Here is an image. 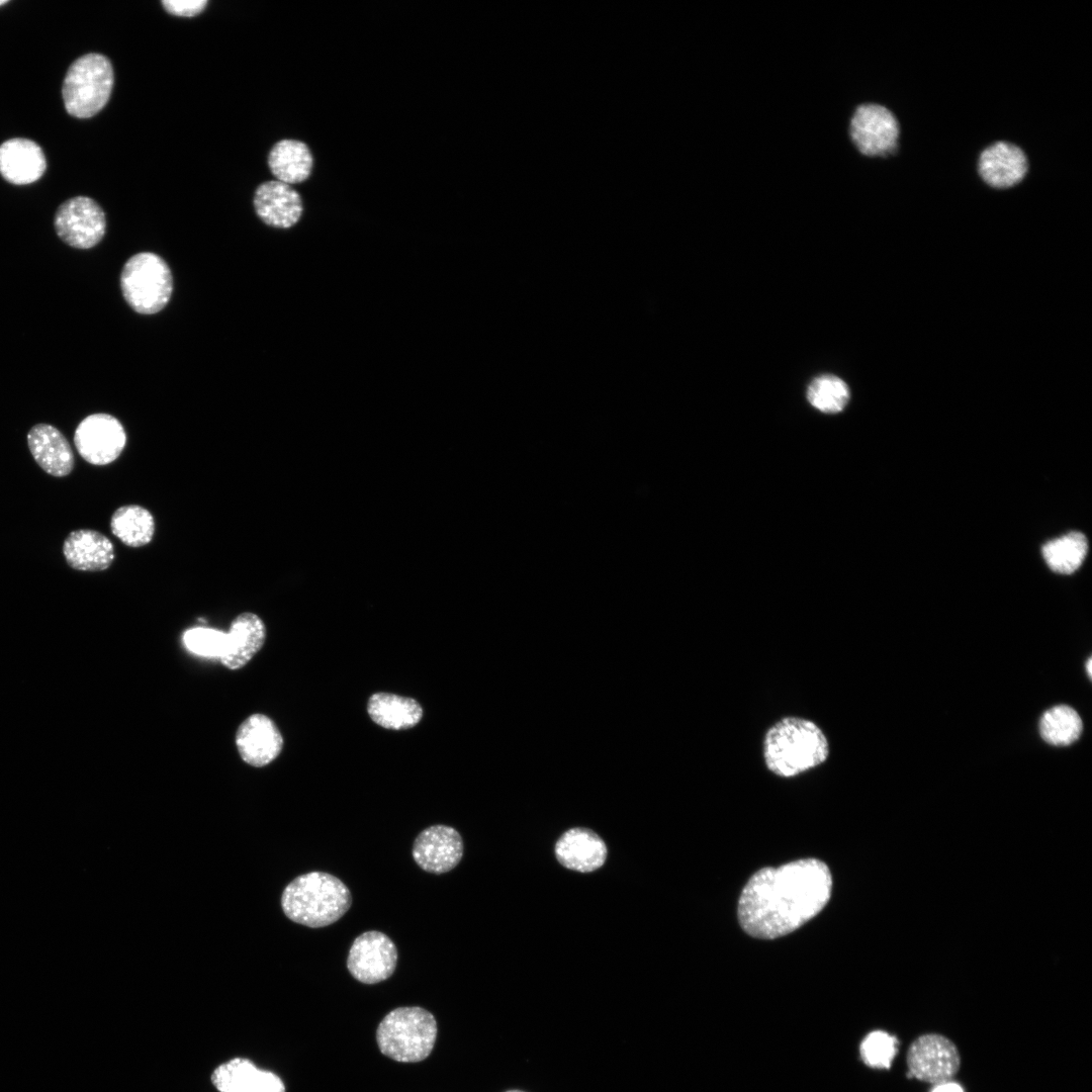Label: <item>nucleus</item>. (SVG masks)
I'll return each instance as SVG.
<instances>
[{
  "mask_svg": "<svg viewBox=\"0 0 1092 1092\" xmlns=\"http://www.w3.org/2000/svg\"><path fill=\"white\" fill-rule=\"evenodd\" d=\"M832 878L828 867L804 858L763 868L748 880L738 901V919L749 935L774 939L815 917L828 903Z\"/></svg>",
  "mask_w": 1092,
  "mask_h": 1092,
  "instance_id": "1",
  "label": "nucleus"
},
{
  "mask_svg": "<svg viewBox=\"0 0 1092 1092\" xmlns=\"http://www.w3.org/2000/svg\"><path fill=\"white\" fill-rule=\"evenodd\" d=\"M829 741L812 720L786 716L767 728L762 740L765 767L781 778H794L825 763Z\"/></svg>",
  "mask_w": 1092,
  "mask_h": 1092,
  "instance_id": "2",
  "label": "nucleus"
},
{
  "mask_svg": "<svg viewBox=\"0 0 1092 1092\" xmlns=\"http://www.w3.org/2000/svg\"><path fill=\"white\" fill-rule=\"evenodd\" d=\"M352 904L349 888L336 876L310 872L296 877L283 890L281 907L293 922L320 928L346 914Z\"/></svg>",
  "mask_w": 1092,
  "mask_h": 1092,
  "instance_id": "3",
  "label": "nucleus"
},
{
  "mask_svg": "<svg viewBox=\"0 0 1092 1092\" xmlns=\"http://www.w3.org/2000/svg\"><path fill=\"white\" fill-rule=\"evenodd\" d=\"M434 1015L419 1006L398 1007L387 1013L376 1030L380 1052L402 1063H417L431 1054L437 1038Z\"/></svg>",
  "mask_w": 1092,
  "mask_h": 1092,
  "instance_id": "4",
  "label": "nucleus"
},
{
  "mask_svg": "<svg viewBox=\"0 0 1092 1092\" xmlns=\"http://www.w3.org/2000/svg\"><path fill=\"white\" fill-rule=\"evenodd\" d=\"M113 69L109 59L87 54L69 67L63 83L67 112L77 118H89L108 102L113 87Z\"/></svg>",
  "mask_w": 1092,
  "mask_h": 1092,
  "instance_id": "5",
  "label": "nucleus"
},
{
  "mask_svg": "<svg viewBox=\"0 0 1092 1092\" xmlns=\"http://www.w3.org/2000/svg\"><path fill=\"white\" fill-rule=\"evenodd\" d=\"M120 287L124 299L133 310L153 314L169 302L173 278L169 266L160 256L143 252L125 262Z\"/></svg>",
  "mask_w": 1092,
  "mask_h": 1092,
  "instance_id": "6",
  "label": "nucleus"
},
{
  "mask_svg": "<svg viewBox=\"0 0 1092 1092\" xmlns=\"http://www.w3.org/2000/svg\"><path fill=\"white\" fill-rule=\"evenodd\" d=\"M847 135L863 158L887 159L899 151V121L888 107L879 103H861L853 109Z\"/></svg>",
  "mask_w": 1092,
  "mask_h": 1092,
  "instance_id": "7",
  "label": "nucleus"
},
{
  "mask_svg": "<svg viewBox=\"0 0 1092 1092\" xmlns=\"http://www.w3.org/2000/svg\"><path fill=\"white\" fill-rule=\"evenodd\" d=\"M54 225L58 237L67 245L87 250L96 246L106 231L105 213L90 197L76 196L57 209Z\"/></svg>",
  "mask_w": 1092,
  "mask_h": 1092,
  "instance_id": "8",
  "label": "nucleus"
},
{
  "mask_svg": "<svg viewBox=\"0 0 1092 1092\" xmlns=\"http://www.w3.org/2000/svg\"><path fill=\"white\" fill-rule=\"evenodd\" d=\"M74 444L85 461L102 466L120 456L126 444V433L113 416L104 413L92 414L77 426Z\"/></svg>",
  "mask_w": 1092,
  "mask_h": 1092,
  "instance_id": "9",
  "label": "nucleus"
},
{
  "mask_svg": "<svg viewBox=\"0 0 1092 1092\" xmlns=\"http://www.w3.org/2000/svg\"><path fill=\"white\" fill-rule=\"evenodd\" d=\"M907 1065L910 1073L921 1081L941 1084L948 1082L959 1071L961 1057L957 1045L947 1037L927 1033L917 1037L909 1046Z\"/></svg>",
  "mask_w": 1092,
  "mask_h": 1092,
  "instance_id": "10",
  "label": "nucleus"
},
{
  "mask_svg": "<svg viewBox=\"0 0 1092 1092\" xmlns=\"http://www.w3.org/2000/svg\"><path fill=\"white\" fill-rule=\"evenodd\" d=\"M397 948L385 933L369 930L357 936L348 953L347 969L359 982L376 984L395 971Z\"/></svg>",
  "mask_w": 1092,
  "mask_h": 1092,
  "instance_id": "11",
  "label": "nucleus"
},
{
  "mask_svg": "<svg viewBox=\"0 0 1092 1092\" xmlns=\"http://www.w3.org/2000/svg\"><path fill=\"white\" fill-rule=\"evenodd\" d=\"M1029 169L1025 152L1017 145L997 141L985 147L977 159V174L988 188L1005 191L1019 185Z\"/></svg>",
  "mask_w": 1092,
  "mask_h": 1092,
  "instance_id": "12",
  "label": "nucleus"
},
{
  "mask_svg": "<svg viewBox=\"0 0 1092 1092\" xmlns=\"http://www.w3.org/2000/svg\"><path fill=\"white\" fill-rule=\"evenodd\" d=\"M463 848L462 837L455 828L438 824L425 828L417 835L412 854L422 870L441 875L460 862Z\"/></svg>",
  "mask_w": 1092,
  "mask_h": 1092,
  "instance_id": "13",
  "label": "nucleus"
},
{
  "mask_svg": "<svg viewBox=\"0 0 1092 1092\" xmlns=\"http://www.w3.org/2000/svg\"><path fill=\"white\" fill-rule=\"evenodd\" d=\"M236 746L243 761L254 767H263L280 754L283 737L268 716L256 713L238 727Z\"/></svg>",
  "mask_w": 1092,
  "mask_h": 1092,
  "instance_id": "14",
  "label": "nucleus"
},
{
  "mask_svg": "<svg viewBox=\"0 0 1092 1092\" xmlns=\"http://www.w3.org/2000/svg\"><path fill=\"white\" fill-rule=\"evenodd\" d=\"M254 207L259 218L276 229L297 224L304 211L301 194L291 185L278 180L260 184L254 194Z\"/></svg>",
  "mask_w": 1092,
  "mask_h": 1092,
  "instance_id": "15",
  "label": "nucleus"
},
{
  "mask_svg": "<svg viewBox=\"0 0 1092 1092\" xmlns=\"http://www.w3.org/2000/svg\"><path fill=\"white\" fill-rule=\"evenodd\" d=\"M265 640L266 627L263 620L254 613H242L232 622L218 658L224 667L240 669L261 650Z\"/></svg>",
  "mask_w": 1092,
  "mask_h": 1092,
  "instance_id": "16",
  "label": "nucleus"
},
{
  "mask_svg": "<svg viewBox=\"0 0 1092 1092\" xmlns=\"http://www.w3.org/2000/svg\"><path fill=\"white\" fill-rule=\"evenodd\" d=\"M605 841L593 830L575 827L564 832L555 844L557 860L566 869L590 873L607 858Z\"/></svg>",
  "mask_w": 1092,
  "mask_h": 1092,
  "instance_id": "17",
  "label": "nucleus"
},
{
  "mask_svg": "<svg viewBox=\"0 0 1092 1092\" xmlns=\"http://www.w3.org/2000/svg\"><path fill=\"white\" fill-rule=\"evenodd\" d=\"M29 451L35 462L50 475L63 477L74 467V454L62 432L49 424H37L27 434Z\"/></svg>",
  "mask_w": 1092,
  "mask_h": 1092,
  "instance_id": "18",
  "label": "nucleus"
},
{
  "mask_svg": "<svg viewBox=\"0 0 1092 1092\" xmlns=\"http://www.w3.org/2000/svg\"><path fill=\"white\" fill-rule=\"evenodd\" d=\"M63 554L73 569L92 572L107 569L115 557L111 540L91 529L71 532L64 541Z\"/></svg>",
  "mask_w": 1092,
  "mask_h": 1092,
  "instance_id": "19",
  "label": "nucleus"
},
{
  "mask_svg": "<svg viewBox=\"0 0 1092 1092\" xmlns=\"http://www.w3.org/2000/svg\"><path fill=\"white\" fill-rule=\"evenodd\" d=\"M47 161L33 141L14 138L0 145V174L9 183L26 185L44 173Z\"/></svg>",
  "mask_w": 1092,
  "mask_h": 1092,
  "instance_id": "20",
  "label": "nucleus"
},
{
  "mask_svg": "<svg viewBox=\"0 0 1092 1092\" xmlns=\"http://www.w3.org/2000/svg\"><path fill=\"white\" fill-rule=\"evenodd\" d=\"M211 1080L219 1092H285L277 1075L257 1068L246 1059H234L218 1066Z\"/></svg>",
  "mask_w": 1092,
  "mask_h": 1092,
  "instance_id": "21",
  "label": "nucleus"
},
{
  "mask_svg": "<svg viewBox=\"0 0 1092 1092\" xmlns=\"http://www.w3.org/2000/svg\"><path fill=\"white\" fill-rule=\"evenodd\" d=\"M314 166L313 155L305 142L282 139L268 154V167L276 180L288 185L304 183Z\"/></svg>",
  "mask_w": 1092,
  "mask_h": 1092,
  "instance_id": "22",
  "label": "nucleus"
},
{
  "mask_svg": "<svg viewBox=\"0 0 1092 1092\" xmlns=\"http://www.w3.org/2000/svg\"><path fill=\"white\" fill-rule=\"evenodd\" d=\"M367 711L377 725L394 730L414 727L423 716L422 707L417 701L388 693L372 695Z\"/></svg>",
  "mask_w": 1092,
  "mask_h": 1092,
  "instance_id": "23",
  "label": "nucleus"
},
{
  "mask_svg": "<svg viewBox=\"0 0 1092 1092\" xmlns=\"http://www.w3.org/2000/svg\"><path fill=\"white\" fill-rule=\"evenodd\" d=\"M110 529L112 534L126 546L143 547L154 537L155 520L146 508L139 505H126L113 513Z\"/></svg>",
  "mask_w": 1092,
  "mask_h": 1092,
  "instance_id": "24",
  "label": "nucleus"
},
{
  "mask_svg": "<svg viewBox=\"0 0 1092 1092\" xmlns=\"http://www.w3.org/2000/svg\"><path fill=\"white\" fill-rule=\"evenodd\" d=\"M1087 552V538L1080 532H1070L1049 541L1042 547V555L1049 567L1063 574L1075 572L1082 565Z\"/></svg>",
  "mask_w": 1092,
  "mask_h": 1092,
  "instance_id": "25",
  "label": "nucleus"
},
{
  "mask_svg": "<svg viewBox=\"0 0 1092 1092\" xmlns=\"http://www.w3.org/2000/svg\"><path fill=\"white\" fill-rule=\"evenodd\" d=\"M1082 731V721L1078 713L1069 706L1060 705L1048 710L1039 721V732L1043 740L1053 745H1069L1075 742Z\"/></svg>",
  "mask_w": 1092,
  "mask_h": 1092,
  "instance_id": "26",
  "label": "nucleus"
},
{
  "mask_svg": "<svg viewBox=\"0 0 1092 1092\" xmlns=\"http://www.w3.org/2000/svg\"><path fill=\"white\" fill-rule=\"evenodd\" d=\"M849 396L847 384L832 374H823L814 378L807 388V399L810 404L825 414L843 411Z\"/></svg>",
  "mask_w": 1092,
  "mask_h": 1092,
  "instance_id": "27",
  "label": "nucleus"
},
{
  "mask_svg": "<svg viewBox=\"0 0 1092 1092\" xmlns=\"http://www.w3.org/2000/svg\"><path fill=\"white\" fill-rule=\"evenodd\" d=\"M896 1053L897 1039L882 1030L869 1033L860 1044L863 1062L874 1068H890Z\"/></svg>",
  "mask_w": 1092,
  "mask_h": 1092,
  "instance_id": "28",
  "label": "nucleus"
},
{
  "mask_svg": "<svg viewBox=\"0 0 1092 1092\" xmlns=\"http://www.w3.org/2000/svg\"><path fill=\"white\" fill-rule=\"evenodd\" d=\"M226 633L197 627L187 630L183 635L186 647L193 653L203 656L219 657L225 643Z\"/></svg>",
  "mask_w": 1092,
  "mask_h": 1092,
  "instance_id": "29",
  "label": "nucleus"
},
{
  "mask_svg": "<svg viewBox=\"0 0 1092 1092\" xmlns=\"http://www.w3.org/2000/svg\"><path fill=\"white\" fill-rule=\"evenodd\" d=\"M167 12L176 16L192 17L201 13L208 4L207 0H163Z\"/></svg>",
  "mask_w": 1092,
  "mask_h": 1092,
  "instance_id": "30",
  "label": "nucleus"
},
{
  "mask_svg": "<svg viewBox=\"0 0 1092 1092\" xmlns=\"http://www.w3.org/2000/svg\"><path fill=\"white\" fill-rule=\"evenodd\" d=\"M931 1092H964L963 1088L953 1082L937 1084Z\"/></svg>",
  "mask_w": 1092,
  "mask_h": 1092,
  "instance_id": "31",
  "label": "nucleus"
},
{
  "mask_svg": "<svg viewBox=\"0 0 1092 1092\" xmlns=\"http://www.w3.org/2000/svg\"><path fill=\"white\" fill-rule=\"evenodd\" d=\"M1091 665H1092L1091 658H1089L1088 661H1087V672H1088L1089 676H1091V671H1092Z\"/></svg>",
  "mask_w": 1092,
  "mask_h": 1092,
  "instance_id": "32",
  "label": "nucleus"
},
{
  "mask_svg": "<svg viewBox=\"0 0 1092 1092\" xmlns=\"http://www.w3.org/2000/svg\"><path fill=\"white\" fill-rule=\"evenodd\" d=\"M7 2H8L7 0H0V6L3 5V4H6Z\"/></svg>",
  "mask_w": 1092,
  "mask_h": 1092,
  "instance_id": "33",
  "label": "nucleus"
},
{
  "mask_svg": "<svg viewBox=\"0 0 1092 1092\" xmlns=\"http://www.w3.org/2000/svg\"><path fill=\"white\" fill-rule=\"evenodd\" d=\"M506 1092H524V1091H521V1090H509V1091H506Z\"/></svg>",
  "mask_w": 1092,
  "mask_h": 1092,
  "instance_id": "34",
  "label": "nucleus"
}]
</instances>
